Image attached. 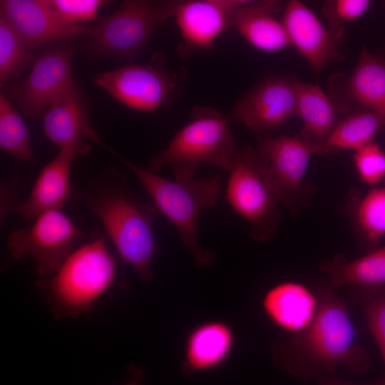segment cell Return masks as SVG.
<instances>
[{
  "instance_id": "1",
  "label": "cell",
  "mask_w": 385,
  "mask_h": 385,
  "mask_svg": "<svg viewBox=\"0 0 385 385\" xmlns=\"http://www.w3.org/2000/svg\"><path fill=\"white\" fill-rule=\"evenodd\" d=\"M332 290L319 297L317 314L307 329L272 344V360L279 369L307 380L334 375L339 367L354 374L370 367V356L355 341L347 306Z\"/></svg>"
},
{
  "instance_id": "2",
  "label": "cell",
  "mask_w": 385,
  "mask_h": 385,
  "mask_svg": "<svg viewBox=\"0 0 385 385\" xmlns=\"http://www.w3.org/2000/svg\"><path fill=\"white\" fill-rule=\"evenodd\" d=\"M127 177L108 166L76 190L73 198L101 221L120 258L145 282H150V264L158 252L152 221L158 213L153 203L143 201L128 187Z\"/></svg>"
},
{
  "instance_id": "3",
  "label": "cell",
  "mask_w": 385,
  "mask_h": 385,
  "mask_svg": "<svg viewBox=\"0 0 385 385\" xmlns=\"http://www.w3.org/2000/svg\"><path fill=\"white\" fill-rule=\"evenodd\" d=\"M105 149L133 173L151 197L158 211L175 227L180 240L192 255L195 265L202 268L211 265L215 254L200 247L197 221L202 211L217 203L220 177L197 179L195 174L199 165L177 163L172 165L174 179L168 180L138 166L108 145Z\"/></svg>"
},
{
  "instance_id": "4",
  "label": "cell",
  "mask_w": 385,
  "mask_h": 385,
  "mask_svg": "<svg viewBox=\"0 0 385 385\" xmlns=\"http://www.w3.org/2000/svg\"><path fill=\"white\" fill-rule=\"evenodd\" d=\"M115 277V259L98 235L73 251L53 275L38 279L37 286L56 317L76 318L92 309Z\"/></svg>"
},
{
  "instance_id": "5",
  "label": "cell",
  "mask_w": 385,
  "mask_h": 385,
  "mask_svg": "<svg viewBox=\"0 0 385 385\" xmlns=\"http://www.w3.org/2000/svg\"><path fill=\"white\" fill-rule=\"evenodd\" d=\"M230 117L209 106H195L190 121L174 135L167 148L150 159L148 168L157 173L168 165L207 163L229 171L238 150Z\"/></svg>"
},
{
  "instance_id": "6",
  "label": "cell",
  "mask_w": 385,
  "mask_h": 385,
  "mask_svg": "<svg viewBox=\"0 0 385 385\" xmlns=\"http://www.w3.org/2000/svg\"><path fill=\"white\" fill-rule=\"evenodd\" d=\"M180 0H129L113 14L97 21L87 49L121 60L138 57L157 30L174 17Z\"/></svg>"
},
{
  "instance_id": "7",
  "label": "cell",
  "mask_w": 385,
  "mask_h": 385,
  "mask_svg": "<svg viewBox=\"0 0 385 385\" xmlns=\"http://www.w3.org/2000/svg\"><path fill=\"white\" fill-rule=\"evenodd\" d=\"M225 197L232 209L250 225L251 236L266 241L277 232L279 204L257 150H238L230 170Z\"/></svg>"
},
{
  "instance_id": "8",
  "label": "cell",
  "mask_w": 385,
  "mask_h": 385,
  "mask_svg": "<svg viewBox=\"0 0 385 385\" xmlns=\"http://www.w3.org/2000/svg\"><path fill=\"white\" fill-rule=\"evenodd\" d=\"M188 80L184 67L172 71L152 64H128L97 74L93 83L130 108L153 112L177 100Z\"/></svg>"
},
{
  "instance_id": "9",
  "label": "cell",
  "mask_w": 385,
  "mask_h": 385,
  "mask_svg": "<svg viewBox=\"0 0 385 385\" xmlns=\"http://www.w3.org/2000/svg\"><path fill=\"white\" fill-rule=\"evenodd\" d=\"M83 232L61 210L40 214L33 223L11 232L6 246L14 260L31 257L40 278L53 275L73 252Z\"/></svg>"
},
{
  "instance_id": "10",
  "label": "cell",
  "mask_w": 385,
  "mask_h": 385,
  "mask_svg": "<svg viewBox=\"0 0 385 385\" xmlns=\"http://www.w3.org/2000/svg\"><path fill=\"white\" fill-rule=\"evenodd\" d=\"M73 48L57 46L35 56L22 81L11 83L3 93L26 117H42L53 99L75 81L72 76Z\"/></svg>"
},
{
  "instance_id": "11",
  "label": "cell",
  "mask_w": 385,
  "mask_h": 385,
  "mask_svg": "<svg viewBox=\"0 0 385 385\" xmlns=\"http://www.w3.org/2000/svg\"><path fill=\"white\" fill-rule=\"evenodd\" d=\"M247 0H180L174 17L179 29L180 57L210 50L216 40L235 27L237 14Z\"/></svg>"
},
{
  "instance_id": "12",
  "label": "cell",
  "mask_w": 385,
  "mask_h": 385,
  "mask_svg": "<svg viewBox=\"0 0 385 385\" xmlns=\"http://www.w3.org/2000/svg\"><path fill=\"white\" fill-rule=\"evenodd\" d=\"M297 81L271 77L240 97L230 118L260 134L277 129L297 116Z\"/></svg>"
},
{
  "instance_id": "13",
  "label": "cell",
  "mask_w": 385,
  "mask_h": 385,
  "mask_svg": "<svg viewBox=\"0 0 385 385\" xmlns=\"http://www.w3.org/2000/svg\"><path fill=\"white\" fill-rule=\"evenodd\" d=\"M332 103L346 115L371 111L385 121V60L364 46L348 76L335 74L329 83Z\"/></svg>"
},
{
  "instance_id": "14",
  "label": "cell",
  "mask_w": 385,
  "mask_h": 385,
  "mask_svg": "<svg viewBox=\"0 0 385 385\" xmlns=\"http://www.w3.org/2000/svg\"><path fill=\"white\" fill-rule=\"evenodd\" d=\"M257 151L264 160L267 175L279 204L294 205L301 192L310 156L309 144L298 135L270 137L259 135Z\"/></svg>"
},
{
  "instance_id": "15",
  "label": "cell",
  "mask_w": 385,
  "mask_h": 385,
  "mask_svg": "<svg viewBox=\"0 0 385 385\" xmlns=\"http://www.w3.org/2000/svg\"><path fill=\"white\" fill-rule=\"evenodd\" d=\"M89 150V144L83 139L60 148L57 155L41 169L28 198L20 203L14 202L9 210L32 221L46 211L61 210L75 192L70 183L73 161L86 155Z\"/></svg>"
},
{
  "instance_id": "16",
  "label": "cell",
  "mask_w": 385,
  "mask_h": 385,
  "mask_svg": "<svg viewBox=\"0 0 385 385\" xmlns=\"http://www.w3.org/2000/svg\"><path fill=\"white\" fill-rule=\"evenodd\" d=\"M282 21L291 45L297 49L314 71H322L332 61L344 60L339 50L344 31L326 29L302 2L297 0L288 1Z\"/></svg>"
},
{
  "instance_id": "17",
  "label": "cell",
  "mask_w": 385,
  "mask_h": 385,
  "mask_svg": "<svg viewBox=\"0 0 385 385\" xmlns=\"http://www.w3.org/2000/svg\"><path fill=\"white\" fill-rule=\"evenodd\" d=\"M3 12L29 50L53 41L90 35L93 26L63 21L48 0H1Z\"/></svg>"
},
{
  "instance_id": "18",
  "label": "cell",
  "mask_w": 385,
  "mask_h": 385,
  "mask_svg": "<svg viewBox=\"0 0 385 385\" xmlns=\"http://www.w3.org/2000/svg\"><path fill=\"white\" fill-rule=\"evenodd\" d=\"M319 304V298L309 287L294 281L273 285L262 299V309L267 319L290 335L299 334L310 326Z\"/></svg>"
},
{
  "instance_id": "19",
  "label": "cell",
  "mask_w": 385,
  "mask_h": 385,
  "mask_svg": "<svg viewBox=\"0 0 385 385\" xmlns=\"http://www.w3.org/2000/svg\"><path fill=\"white\" fill-rule=\"evenodd\" d=\"M235 344L232 324L209 320L195 326L184 343L183 371L190 375L220 368L230 358Z\"/></svg>"
},
{
  "instance_id": "20",
  "label": "cell",
  "mask_w": 385,
  "mask_h": 385,
  "mask_svg": "<svg viewBox=\"0 0 385 385\" xmlns=\"http://www.w3.org/2000/svg\"><path fill=\"white\" fill-rule=\"evenodd\" d=\"M46 138L59 149L82 137L100 144L103 140L91 126L85 105L74 82L51 102L42 115Z\"/></svg>"
},
{
  "instance_id": "21",
  "label": "cell",
  "mask_w": 385,
  "mask_h": 385,
  "mask_svg": "<svg viewBox=\"0 0 385 385\" xmlns=\"http://www.w3.org/2000/svg\"><path fill=\"white\" fill-rule=\"evenodd\" d=\"M283 4L275 0H247L237 14L235 27L258 50L277 52L284 49L291 42L282 21L275 16Z\"/></svg>"
},
{
  "instance_id": "22",
  "label": "cell",
  "mask_w": 385,
  "mask_h": 385,
  "mask_svg": "<svg viewBox=\"0 0 385 385\" xmlns=\"http://www.w3.org/2000/svg\"><path fill=\"white\" fill-rule=\"evenodd\" d=\"M336 114L332 101L319 86L297 81V116L304 122L298 135L310 145L313 154L333 131Z\"/></svg>"
},
{
  "instance_id": "23",
  "label": "cell",
  "mask_w": 385,
  "mask_h": 385,
  "mask_svg": "<svg viewBox=\"0 0 385 385\" xmlns=\"http://www.w3.org/2000/svg\"><path fill=\"white\" fill-rule=\"evenodd\" d=\"M332 288L344 286L385 287V246L354 260L342 259L322 265Z\"/></svg>"
},
{
  "instance_id": "24",
  "label": "cell",
  "mask_w": 385,
  "mask_h": 385,
  "mask_svg": "<svg viewBox=\"0 0 385 385\" xmlns=\"http://www.w3.org/2000/svg\"><path fill=\"white\" fill-rule=\"evenodd\" d=\"M385 126V121L371 111H361L349 115L338 122L327 141L315 153L331 154L343 150H358L373 142L378 130Z\"/></svg>"
},
{
  "instance_id": "25",
  "label": "cell",
  "mask_w": 385,
  "mask_h": 385,
  "mask_svg": "<svg viewBox=\"0 0 385 385\" xmlns=\"http://www.w3.org/2000/svg\"><path fill=\"white\" fill-rule=\"evenodd\" d=\"M7 16L0 11V86L18 77L34 58Z\"/></svg>"
},
{
  "instance_id": "26",
  "label": "cell",
  "mask_w": 385,
  "mask_h": 385,
  "mask_svg": "<svg viewBox=\"0 0 385 385\" xmlns=\"http://www.w3.org/2000/svg\"><path fill=\"white\" fill-rule=\"evenodd\" d=\"M0 148L18 159L34 160L28 128L12 102L0 94Z\"/></svg>"
},
{
  "instance_id": "27",
  "label": "cell",
  "mask_w": 385,
  "mask_h": 385,
  "mask_svg": "<svg viewBox=\"0 0 385 385\" xmlns=\"http://www.w3.org/2000/svg\"><path fill=\"white\" fill-rule=\"evenodd\" d=\"M351 297L378 344L385 369V287L354 286Z\"/></svg>"
},
{
  "instance_id": "28",
  "label": "cell",
  "mask_w": 385,
  "mask_h": 385,
  "mask_svg": "<svg viewBox=\"0 0 385 385\" xmlns=\"http://www.w3.org/2000/svg\"><path fill=\"white\" fill-rule=\"evenodd\" d=\"M355 219L370 245L385 235V186L373 188L359 201Z\"/></svg>"
},
{
  "instance_id": "29",
  "label": "cell",
  "mask_w": 385,
  "mask_h": 385,
  "mask_svg": "<svg viewBox=\"0 0 385 385\" xmlns=\"http://www.w3.org/2000/svg\"><path fill=\"white\" fill-rule=\"evenodd\" d=\"M354 161L360 178L368 185L374 186L385 177V153L377 143L355 151Z\"/></svg>"
},
{
  "instance_id": "30",
  "label": "cell",
  "mask_w": 385,
  "mask_h": 385,
  "mask_svg": "<svg viewBox=\"0 0 385 385\" xmlns=\"http://www.w3.org/2000/svg\"><path fill=\"white\" fill-rule=\"evenodd\" d=\"M370 4L368 0H329L324 3L322 13L331 30L344 31V25L362 16Z\"/></svg>"
},
{
  "instance_id": "31",
  "label": "cell",
  "mask_w": 385,
  "mask_h": 385,
  "mask_svg": "<svg viewBox=\"0 0 385 385\" xmlns=\"http://www.w3.org/2000/svg\"><path fill=\"white\" fill-rule=\"evenodd\" d=\"M56 13L66 22L82 24L96 19L101 0H48Z\"/></svg>"
},
{
  "instance_id": "32",
  "label": "cell",
  "mask_w": 385,
  "mask_h": 385,
  "mask_svg": "<svg viewBox=\"0 0 385 385\" xmlns=\"http://www.w3.org/2000/svg\"><path fill=\"white\" fill-rule=\"evenodd\" d=\"M317 381L319 385H385V379L383 376L379 380L365 384H357L351 381L342 379L334 375L322 376L317 378Z\"/></svg>"
},
{
  "instance_id": "33",
  "label": "cell",
  "mask_w": 385,
  "mask_h": 385,
  "mask_svg": "<svg viewBox=\"0 0 385 385\" xmlns=\"http://www.w3.org/2000/svg\"><path fill=\"white\" fill-rule=\"evenodd\" d=\"M124 385H141L140 382L135 379L130 380Z\"/></svg>"
}]
</instances>
